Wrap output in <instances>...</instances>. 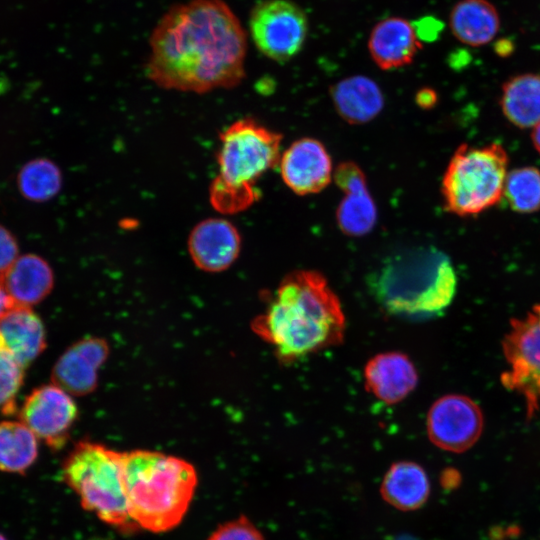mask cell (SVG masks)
I'll list each match as a JSON object with an SVG mask.
<instances>
[{"label":"cell","mask_w":540,"mask_h":540,"mask_svg":"<svg viewBox=\"0 0 540 540\" xmlns=\"http://www.w3.org/2000/svg\"><path fill=\"white\" fill-rule=\"evenodd\" d=\"M1 284L15 305L30 307L51 292L54 274L42 257L25 254L17 258Z\"/></svg>","instance_id":"obj_19"},{"label":"cell","mask_w":540,"mask_h":540,"mask_svg":"<svg viewBox=\"0 0 540 540\" xmlns=\"http://www.w3.org/2000/svg\"><path fill=\"white\" fill-rule=\"evenodd\" d=\"M504 196L509 206L519 213H533L540 209V170L525 166L508 172Z\"/></svg>","instance_id":"obj_26"},{"label":"cell","mask_w":540,"mask_h":540,"mask_svg":"<svg viewBox=\"0 0 540 540\" xmlns=\"http://www.w3.org/2000/svg\"><path fill=\"white\" fill-rule=\"evenodd\" d=\"M249 30L262 54L284 63L302 49L308 21L304 11L289 0H263L250 13Z\"/></svg>","instance_id":"obj_8"},{"label":"cell","mask_w":540,"mask_h":540,"mask_svg":"<svg viewBox=\"0 0 540 540\" xmlns=\"http://www.w3.org/2000/svg\"><path fill=\"white\" fill-rule=\"evenodd\" d=\"M89 540H112V539H110V538H105V537H93V538H91V539H89Z\"/></svg>","instance_id":"obj_34"},{"label":"cell","mask_w":540,"mask_h":540,"mask_svg":"<svg viewBox=\"0 0 540 540\" xmlns=\"http://www.w3.org/2000/svg\"><path fill=\"white\" fill-rule=\"evenodd\" d=\"M123 482L128 510L139 528L165 532L185 516L197 486L187 461L150 450L124 452Z\"/></svg>","instance_id":"obj_3"},{"label":"cell","mask_w":540,"mask_h":540,"mask_svg":"<svg viewBox=\"0 0 540 540\" xmlns=\"http://www.w3.org/2000/svg\"><path fill=\"white\" fill-rule=\"evenodd\" d=\"M533 315L535 316L537 323L540 327V303L533 308Z\"/></svg>","instance_id":"obj_33"},{"label":"cell","mask_w":540,"mask_h":540,"mask_svg":"<svg viewBox=\"0 0 540 540\" xmlns=\"http://www.w3.org/2000/svg\"><path fill=\"white\" fill-rule=\"evenodd\" d=\"M279 166L284 183L301 196L326 188L334 172L325 146L309 137L293 142L281 155Z\"/></svg>","instance_id":"obj_12"},{"label":"cell","mask_w":540,"mask_h":540,"mask_svg":"<svg viewBox=\"0 0 540 540\" xmlns=\"http://www.w3.org/2000/svg\"><path fill=\"white\" fill-rule=\"evenodd\" d=\"M449 25L460 42L479 47L490 43L497 35L500 17L488 0H461L451 10Z\"/></svg>","instance_id":"obj_22"},{"label":"cell","mask_w":540,"mask_h":540,"mask_svg":"<svg viewBox=\"0 0 540 540\" xmlns=\"http://www.w3.org/2000/svg\"><path fill=\"white\" fill-rule=\"evenodd\" d=\"M483 414L469 397L459 394L437 399L427 415V433L437 447L460 453L471 448L483 430Z\"/></svg>","instance_id":"obj_11"},{"label":"cell","mask_w":540,"mask_h":540,"mask_svg":"<svg viewBox=\"0 0 540 540\" xmlns=\"http://www.w3.org/2000/svg\"><path fill=\"white\" fill-rule=\"evenodd\" d=\"M124 452L80 441L62 463L64 483L80 499L82 507L124 534L140 528L132 520L123 482Z\"/></svg>","instance_id":"obj_6"},{"label":"cell","mask_w":540,"mask_h":540,"mask_svg":"<svg viewBox=\"0 0 540 540\" xmlns=\"http://www.w3.org/2000/svg\"><path fill=\"white\" fill-rule=\"evenodd\" d=\"M19 253L15 236L4 226L0 225V282L17 260Z\"/></svg>","instance_id":"obj_29"},{"label":"cell","mask_w":540,"mask_h":540,"mask_svg":"<svg viewBox=\"0 0 540 540\" xmlns=\"http://www.w3.org/2000/svg\"><path fill=\"white\" fill-rule=\"evenodd\" d=\"M207 540H265V538L246 516H240L220 525Z\"/></svg>","instance_id":"obj_28"},{"label":"cell","mask_w":540,"mask_h":540,"mask_svg":"<svg viewBox=\"0 0 540 540\" xmlns=\"http://www.w3.org/2000/svg\"><path fill=\"white\" fill-rule=\"evenodd\" d=\"M15 304L0 282V319Z\"/></svg>","instance_id":"obj_31"},{"label":"cell","mask_w":540,"mask_h":540,"mask_svg":"<svg viewBox=\"0 0 540 540\" xmlns=\"http://www.w3.org/2000/svg\"><path fill=\"white\" fill-rule=\"evenodd\" d=\"M338 114L350 124H364L374 119L384 107L381 89L367 76H351L331 88Z\"/></svg>","instance_id":"obj_20"},{"label":"cell","mask_w":540,"mask_h":540,"mask_svg":"<svg viewBox=\"0 0 540 540\" xmlns=\"http://www.w3.org/2000/svg\"><path fill=\"white\" fill-rule=\"evenodd\" d=\"M241 237L237 228L223 218L199 222L188 238L189 254L195 265L206 272H221L237 259Z\"/></svg>","instance_id":"obj_15"},{"label":"cell","mask_w":540,"mask_h":540,"mask_svg":"<svg viewBox=\"0 0 540 540\" xmlns=\"http://www.w3.org/2000/svg\"><path fill=\"white\" fill-rule=\"evenodd\" d=\"M0 335L24 368L45 349L46 332L40 317L27 306L14 305L0 319Z\"/></svg>","instance_id":"obj_18"},{"label":"cell","mask_w":540,"mask_h":540,"mask_svg":"<svg viewBox=\"0 0 540 540\" xmlns=\"http://www.w3.org/2000/svg\"><path fill=\"white\" fill-rule=\"evenodd\" d=\"M108 353L104 339L90 337L75 342L56 361L52 383L72 396L91 393L97 386V372Z\"/></svg>","instance_id":"obj_14"},{"label":"cell","mask_w":540,"mask_h":540,"mask_svg":"<svg viewBox=\"0 0 540 540\" xmlns=\"http://www.w3.org/2000/svg\"><path fill=\"white\" fill-rule=\"evenodd\" d=\"M502 349L508 369L501 374V383L523 396L532 417L540 410V327L533 313L511 321Z\"/></svg>","instance_id":"obj_9"},{"label":"cell","mask_w":540,"mask_h":540,"mask_svg":"<svg viewBox=\"0 0 540 540\" xmlns=\"http://www.w3.org/2000/svg\"><path fill=\"white\" fill-rule=\"evenodd\" d=\"M345 323L341 303L325 277L313 270H296L281 281L252 329L274 348L281 362L290 363L340 344Z\"/></svg>","instance_id":"obj_2"},{"label":"cell","mask_w":540,"mask_h":540,"mask_svg":"<svg viewBox=\"0 0 540 540\" xmlns=\"http://www.w3.org/2000/svg\"><path fill=\"white\" fill-rule=\"evenodd\" d=\"M532 143L535 149L540 154V122H538L534 127L531 134Z\"/></svg>","instance_id":"obj_32"},{"label":"cell","mask_w":540,"mask_h":540,"mask_svg":"<svg viewBox=\"0 0 540 540\" xmlns=\"http://www.w3.org/2000/svg\"><path fill=\"white\" fill-rule=\"evenodd\" d=\"M456 275L450 260L433 249H416L388 259L369 286L388 313L411 319L434 316L451 303Z\"/></svg>","instance_id":"obj_4"},{"label":"cell","mask_w":540,"mask_h":540,"mask_svg":"<svg viewBox=\"0 0 540 540\" xmlns=\"http://www.w3.org/2000/svg\"><path fill=\"white\" fill-rule=\"evenodd\" d=\"M501 110L519 128L540 122V74L525 73L508 79L502 87Z\"/></svg>","instance_id":"obj_23"},{"label":"cell","mask_w":540,"mask_h":540,"mask_svg":"<svg viewBox=\"0 0 540 540\" xmlns=\"http://www.w3.org/2000/svg\"><path fill=\"white\" fill-rule=\"evenodd\" d=\"M508 154L502 145H460L442 180L445 208L458 216H474L496 205L504 196Z\"/></svg>","instance_id":"obj_7"},{"label":"cell","mask_w":540,"mask_h":540,"mask_svg":"<svg viewBox=\"0 0 540 540\" xmlns=\"http://www.w3.org/2000/svg\"><path fill=\"white\" fill-rule=\"evenodd\" d=\"M421 43L412 23L399 17L379 22L372 30L368 48L373 61L383 70L412 62Z\"/></svg>","instance_id":"obj_17"},{"label":"cell","mask_w":540,"mask_h":540,"mask_svg":"<svg viewBox=\"0 0 540 540\" xmlns=\"http://www.w3.org/2000/svg\"><path fill=\"white\" fill-rule=\"evenodd\" d=\"M24 370L0 335V415L8 416L16 411Z\"/></svg>","instance_id":"obj_27"},{"label":"cell","mask_w":540,"mask_h":540,"mask_svg":"<svg viewBox=\"0 0 540 540\" xmlns=\"http://www.w3.org/2000/svg\"><path fill=\"white\" fill-rule=\"evenodd\" d=\"M38 440L21 421L0 422V471L25 474L37 460Z\"/></svg>","instance_id":"obj_24"},{"label":"cell","mask_w":540,"mask_h":540,"mask_svg":"<svg viewBox=\"0 0 540 540\" xmlns=\"http://www.w3.org/2000/svg\"><path fill=\"white\" fill-rule=\"evenodd\" d=\"M380 493L382 498L396 509H419L430 494L428 475L424 468L415 462H395L383 477Z\"/></svg>","instance_id":"obj_21"},{"label":"cell","mask_w":540,"mask_h":540,"mask_svg":"<svg viewBox=\"0 0 540 540\" xmlns=\"http://www.w3.org/2000/svg\"><path fill=\"white\" fill-rule=\"evenodd\" d=\"M218 174L209 188L212 207L236 214L260 197L257 181L279 164L282 135L252 118L235 121L219 135Z\"/></svg>","instance_id":"obj_5"},{"label":"cell","mask_w":540,"mask_h":540,"mask_svg":"<svg viewBox=\"0 0 540 540\" xmlns=\"http://www.w3.org/2000/svg\"><path fill=\"white\" fill-rule=\"evenodd\" d=\"M149 45L147 76L163 89L206 93L233 88L245 77L247 34L223 0L172 6Z\"/></svg>","instance_id":"obj_1"},{"label":"cell","mask_w":540,"mask_h":540,"mask_svg":"<svg viewBox=\"0 0 540 540\" xmlns=\"http://www.w3.org/2000/svg\"><path fill=\"white\" fill-rule=\"evenodd\" d=\"M77 416L72 395L54 383L35 388L19 411L20 421L53 450L66 444Z\"/></svg>","instance_id":"obj_10"},{"label":"cell","mask_w":540,"mask_h":540,"mask_svg":"<svg viewBox=\"0 0 540 540\" xmlns=\"http://www.w3.org/2000/svg\"><path fill=\"white\" fill-rule=\"evenodd\" d=\"M0 540H8L7 537L0 532Z\"/></svg>","instance_id":"obj_35"},{"label":"cell","mask_w":540,"mask_h":540,"mask_svg":"<svg viewBox=\"0 0 540 540\" xmlns=\"http://www.w3.org/2000/svg\"><path fill=\"white\" fill-rule=\"evenodd\" d=\"M333 179L344 193L336 211L340 230L352 237L368 234L376 224L377 208L364 172L355 163L343 162L334 170Z\"/></svg>","instance_id":"obj_13"},{"label":"cell","mask_w":540,"mask_h":540,"mask_svg":"<svg viewBox=\"0 0 540 540\" xmlns=\"http://www.w3.org/2000/svg\"><path fill=\"white\" fill-rule=\"evenodd\" d=\"M366 389L386 404L403 400L417 385V370L400 352H385L371 358L364 368Z\"/></svg>","instance_id":"obj_16"},{"label":"cell","mask_w":540,"mask_h":540,"mask_svg":"<svg viewBox=\"0 0 540 540\" xmlns=\"http://www.w3.org/2000/svg\"><path fill=\"white\" fill-rule=\"evenodd\" d=\"M17 186L25 199L37 203L46 202L61 190L62 173L50 159H32L21 167Z\"/></svg>","instance_id":"obj_25"},{"label":"cell","mask_w":540,"mask_h":540,"mask_svg":"<svg viewBox=\"0 0 540 540\" xmlns=\"http://www.w3.org/2000/svg\"><path fill=\"white\" fill-rule=\"evenodd\" d=\"M437 101V94L430 88L421 89L416 95V102L421 108H432Z\"/></svg>","instance_id":"obj_30"}]
</instances>
